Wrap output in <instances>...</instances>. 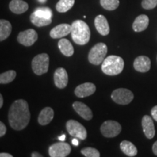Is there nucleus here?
<instances>
[{
	"label": "nucleus",
	"instance_id": "nucleus-27",
	"mask_svg": "<svg viewBox=\"0 0 157 157\" xmlns=\"http://www.w3.org/2000/svg\"><path fill=\"white\" fill-rule=\"evenodd\" d=\"M101 5L107 10H115L119 6V0H100Z\"/></svg>",
	"mask_w": 157,
	"mask_h": 157
},
{
	"label": "nucleus",
	"instance_id": "nucleus-36",
	"mask_svg": "<svg viewBox=\"0 0 157 157\" xmlns=\"http://www.w3.org/2000/svg\"><path fill=\"white\" fill-rule=\"evenodd\" d=\"M72 143H73L74 146H78V141L77 139H76V137H75V138L72 140Z\"/></svg>",
	"mask_w": 157,
	"mask_h": 157
},
{
	"label": "nucleus",
	"instance_id": "nucleus-28",
	"mask_svg": "<svg viewBox=\"0 0 157 157\" xmlns=\"http://www.w3.org/2000/svg\"><path fill=\"white\" fill-rule=\"evenodd\" d=\"M34 13L39 17H44V18L51 19L52 17V11L49 7H38L35 10Z\"/></svg>",
	"mask_w": 157,
	"mask_h": 157
},
{
	"label": "nucleus",
	"instance_id": "nucleus-37",
	"mask_svg": "<svg viewBox=\"0 0 157 157\" xmlns=\"http://www.w3.org/2000/svg\"><path fill=\"white\" fill-rule=\"evenodd\" d=\"M3 105V96L2 94H0V109L2 107Z\"/></svg>",
	"mask_w": 157,
	"mask_h": 157
},
{
	"label": "nucleus",
	"instance_id": "nucleus-3",
	"mask_svg": "<svg viewBox=\"0 0 157 157\" xmlns=\"http://www.w3.org/2000/svg\"><path fill=\"white\" fill-rule=\"evenodd\" d=\"M124 67V62L121 57L110 56L102 63L101 69L104 74L109 76H115L121 73Z\"/></svg>",
	"mask_w": 157,
	"mask_h": 157
},
{
	"label": "nucleus",
	"instance_id": "nucleus-8",
	"mask_svg": "<svg viewBox=\"0 0 157 157\" xmlns=\"http://www.w3.org/2000/svg\"><path fill=\"white\" fill-rule=\"evenodd\" d=\"M121 126L119 122L113 120L104 121L101 127L102 135L105 137H114L120 134Z\"/></svg>",
	"mask_w": 157,
	"mask_h": 157
},
{
	"label": "nucleus",
	"instance_id": "nucleus-32",
	"mask_svg": "<svg viewBox=\"0 0 157 157\" xmlns=\"http://www.w3.org/2000/svg\"><path fill=\"white\" fill-rule=\"evenodd\" d=\"M151 113L153 119L157 121V105H155L154 107L152 108L151 111Z\"/></svg>",
	"mask_w": 157,
	"mask_h": 157
},
{
	"label": "nucleus",
	"instance_id": "nucleus-24",
	"mask_svg": "<svg viewBox=\"0 0 157 157\" xmlns=\"http://www.w3.org/2000/svg\"><path fill=\"white\" fill-rule=\"evenodd\" d=\"M75 0H59L56 8L59 13H66L73 7Z\"/></svg>",
	"mask_w": 157,
	"mask_h": 157
},
{
	"label": "nucleus",
	"instance_id": "nucleus-5",
	"mask_svg": "<svg viewBox=\"0 0 157 157\" xmlns=\"http://www.w3.org/2000/svg\"><path fill=\"white\" fill-rule=\"evenodd\" d=\"M50 58L47 53H42L35 56L31 62V67L34 73L40 76L48 71Z\"/></svg>",
	"mask_w": 157,
	"mask_h": 157
},
{
	"label": "nucleus",
	"instance_id": "nucleus-16",
	"mask_svg": "<svg viewBox=\"0 0 157 157\" xmlns=\"http://www.w3.org/2000/svg\"><path fill=\"white\" fill-rule=\"evenodd\" d=\"M142 127L143 132L148 139H152L155 136L156 131L154 121L151 117L148 115H145L142 119Z\"/></svg>",
	"mask_w": 157,
	"mask_h": 157
},
{
	"label": "nucleus",
	"instance_id": "nucleus-21",
	"mask_svg": "<svg viewBox=\"0 0 157 157\" xmlns=\"http://www.w3.org/2000/svg\"><path fill=\"white\" fill-rule=\"evenodd\" d=\"M58 48L61 53L66 57L73 56L74 53L73 45L66 39H61L59 41Z\"/></svg>",
	"mask_w": 157,
	"mask_h": 157
},
{
	"label": "nucleus",
	"instance_id": "nucleus-11",
	"mask_svg": "<svg viewBox=\"0 0 157 157\" xmlns=\"http://www.w3.org/2000/svg\"><path fill=\"white\" fill-rule=\"evenodd\" d=\"M96 87L93 83L86 82V83L79 84L74 90V94L78 98H86L95 93Z\"/></svg>",
	"mask_w": 157,
	"mask_h": 157
},
{
	"label": "nucleus",
	"instance_id": "nucleus-39",
	"mask_svg": "<svg viewBox=\"0 0 157 157\" xmlns=\"http://www.w3.org/2000/svg\"><path fill=\"white\" fill-rule=\"evenodd\" d=\"M38 1L39 2H41V3H44L45 2L47 1V0H38Z\"/></svg>",
	"mask_w": 157,
	"mask_h": 157
},
{
	"label": "nucleus",
	"instance_id": "nucleus-38",
	"mask_svg": "<svg viewBox=\"0 0 157 157\" xmlns=\"http://www.w3.org/2000/svg\"><path fill=\"white\" fill-rule=\"evenodd\" d=\"M65 138H66V136H65V135H63L62 136H60V137H58L59 140H61V141H63L65 140Z\"/></svg>",
	"mask_w": 157,
	"mask_h": 157
},
{
	"label": "nucleus",
	"instance_id": "nucleus-2",
	"mask_svg": "<svg viewBox=\"0 0 157 157\" xmlns=\"http://www.w3.org/2000/svg\"><path fill=\"white\" fill-rule=\"evenodd\" d=\"M71 38L76 44L84 45L90 39V30L88 25L82 20H76L71 24Z\"/></svg>",
	"mask_w": 157,
	"mask_h": 157
},
{
	"label": "nucleus",
	"instance_id": "nucleus-25",
	"mask_svg": "<svg viewBox=\"0 0 157 157\" xmlns=\"http://www.w3.org/2000/svg\"><path fill=\"white\" fill-rule=\"evenodd\" d=\"M30 21L33 24L37 27L46 26V25H50L52 23V18L48 19L42 17H39L38 15H35L34 13L30 15Z\"/></svg>",
	"mask_w": 157,
	"mask_h": 157
},
{
	"label": "nucleus",
	"instance_id": "nucleus-14",
	"mask_svg": "<svg viewBox=\"0 0 157 157\" xmlns=\"http://www.w3.org/2000/svg\"><path fill=\"white\" fill-rule=\"evenodd\" d=\"M151 62L150 58L145 56H138L135 58L133 63V66L137 71L141 72V73H146L151 69Z\"/></svg>",
	"mask_w": 157,
	"mask_h": 157
},
{
	"label": "nucleus",
	"instance_id": "nucleus-23",
	"mask_svg": "<svg viewBox=\"0 0 157 157\" xmlns=\"http://www.w3.org/2000/svg\"><path fill=\"white\" fill-rule=\"evenodd\" d=\"M12 31V25L8 21L2 19L0 21V41L5 40L8 38Z\"/></svg>",
	"mask_w": 157,
	"mask_h": 157
},
{
	"label": "nucleus",
	"instance_id": "nucleus-13",
	"mask_svg": "<svg viewBox=\"0 0 157 157\" xmlns=\"http://www.w3.org/2000/svg\"><path fill=\"white\" fill-rule=\"evenodd\" d=\"M72 106H73L74 111L85 120L89 121L93 119V112H92L90 108L88 107L86 104L79 101H75Z\"/></svg>",
	"mask_w": 157,
	"mask_h": 157
},
{
	"label": "nucleus",
	"instance_id": "nucleus-20",
	"mask_svg": "<svg viewBox=\"0 0 157 157\" xmlns=\"http://www.w3.org/2000/svg\"><path fill=\"white\" fill-rule=\"evenodd\" d=\"M149 18L146 15H140L135 18L132 23V29L135 32H141L148 28Z\"/></svg>",
	"mask_w": 157,
	"mask_h": 157
},
{
	"label": "nucleus",
	"instance_id": "nucleus-18",
	"mask_svg": "<svg viewBox=\"0 0 157 157\" xmlns=\"http://www.w3.org/2000/svg\"><path fill=\"white\" fill-rule=\"evenodd\" d=\"M54 117V111L52 108L46 107L44 108L40 113H39L38 117V122L40 125L44 126L50 124L53 119Z\"/></svg>",
	"mask_w": 157,
	"mask_h": 157
},
{
	"label": "nucleus",
	"instance_id": "nucleus-10",
	"mask_svg": "<svg viewBox=\"0 0 157 157\" xmlns=\"http://www.w3.org/2000/svg\"><path fill=\"white\" fill-rule=\"evenodd\" d=\"M38 39V34L36 31L32 29L21 31L17 35V40L20 44L25 47L31 46L36 42Z\"/></svg>",
	"mask_w": 157,
	"mask_h": 157
},
{
	"label": "nucleus",
	"instance_id": "nucleus-22",
	"mask_svg": "<svg viewBox=\"0 0 157 157\" xmlns=\"http://www.w3.org/2000/svg\"><path fill=\"white\" fill-rule=\"evenodd\" d=\"M120 148L124 154L127 156L133 157L137 154V149L136 146L128 140H123L120 143Z\"/></svg>",
	"mask_w": 157,
	"mask_h": 157
},
{
	"label": "nucleus",
	"instance_id": "nucleus-34",
	"mask_svg": "<svg viewBox=\"0 0 157 157\" xmlns=\"http://www.w3.org/2000/svg\"><path fill=\"white\" fill-rule=\"evenodd\" d=\"M1 157H13V155L8 154V153H1L0 154Z\"/></svg>",
	"mask_w": 157,
	"mask_h": 157
},
{
	"label": "nucleus",
	"instance_id": "nucleus-17",
	"mask_svg": "<svg viewBox=\"0 0 157 157\" xmlns=\"http://www.w3.org/2000/svg\"><path fill=\"white\" fill-rule=\"evenodd\" d=\"M95 25L98 32L102 36H107L110 32L109 24L104 15H99L95 19Z\"/></svg>",
	"mask_w": 157,
	"mask_h": 157
},
{
	"label": "nucleus",
	"instance_id": "nucleus-19",
	"mask_svg": "<svg viewBox=\"0 0 157 157\" xmlns=\"http://www.w3.org/2000/svg\"><path fill=\"white\" fill-rule=\"evenodd\" d=\"M9 7L11 12L15 14H22L28 10L29 5L23 0H12Z\"/></svg>",
	"mask_w": 157,
	"mask_h": 157
},
{
	"label": "nucleus",
	"instance_id": "nucleus-15",
	"mask_svg": "<svg viewBox=\"0 0 157 157\" xmlns=\"http://www.w3.org/2000/svg\"><path fill=\"white\" fill-rule=\"evenodd\" d=\"M71 32V25L62 23L54 27L50 31V35L52 39H59L67 36Z\"/></svg>",
	"mask_w": 157,
	"mask_h": 157
},
{
	"label": "nucleus",
	"instance_id": "nucleus-6",
	"mask_svg": "<svg viewBox=\"0 0 157 157\" xmlns=\"http://www.w3.org/2000/svg\"><path fill=\"white\" fill-rule=\"evenodd\" d=\"M66 129L71 136L79 138L80 140H86L87 132L85 127L76 120L71 119L66 122Z\"/></svg>",
	"mask_w": 157,
	"mask_h": 157
},
{
	"label": "nucleus",
	"instance_id": "nucleus-31",
	"mask_svg": "<svg viewBox=\"0 0 157 157\" xmlns=\"http://www.w3.org/2000/svg\"><path fill=\"white\" fill-rule=\"evenodd\" d=\"M7 132V127L2 121H0V137H3Z\"/></svg>",
	"mask_w": 157,
	"mask_h": 157
},
{
	"label": "nucleus",
	"instance_id": "nucleus-35",
	"mask_svg": "<svg viewBox=\"0 0 157 157\" xmlns=\"http://www.w3.org/2000/svg\"><path fill=\"white\" fill-rule=\"evenodd\" d=\"M31 156L32 157H42L43 156L38 152H33L32 154H31Z\"/></svg>",
	"mask_w": 157,
	"mask_h": 157
},
{
	"label": "nucleus",
	"instance_id": "nucleus-26",
	"mask_svg": "<svg viewBox=\"0 0 157 157\" xmlns=\"http://www.w3.org/2000/svg\"><path fill=\"white\" fill-rule=\"evenodd\" d=\"M16 77V72L13 70H10L0 74V84H5L10 83Z\"/></svg>",
	"mask_w": 157,
	"mask_h": 157
},
{
	"label": "nucleus",
	"instance_id": "nucleus-4",
	"mask_svg": "<svg viewBox=\"0 0 157 157\" xmlns=\"http://www.w3.org/2000/svg\"><path fill=\"white\" fill-rule=\"evenodd\" d=\"M108 52V48L105 43L101 42L94 45L90 50L88 55V60L91 64L98 66L105 60Z\"/></svg>",
	"mask_w": 157,
	"mask_h": 157
},
{
	"label": "nucleus",
	"instance_id": "nucleus-12",
	"mask_svg": "<svg viewBox=\"0 0 157 157\" xmlns=\"http://www.w3.org/2000/svg\"><path fill=\"white\" fill-rule=\"evenodd\" d=\"M68 76L66 70L63 68H58L54 73V83L59 89H63L67 86Z\"/></svg>",
	"mask_w": 157,
	"mask_h": 157
},
{
	"label": "nucleus",
	"instance_id": "nucleus-33",
	"mask_svg": "<svg viewBox=\"0 0 157 157\" xmlns=\"http://www.w3.org/2000/svg\"><path fill=\"white\" fill-rule=\"evenodd\" d=\"M152 151H153V153H154V154L157 156V140L154 143V145H153Z\"/></svg>",
	"mask_w": 157,
	"mask_h": 157
},
{
	"label": "nucleus",
	"instance_id": "nucleus-7",
	"mask_svg": "<svg viewBox=\"0 0 157 157\" xmlns=\"http://www.w3.org/2000/svg\"><path fill=\"white\" fill-rule=\"evenodd\" d=\"M111 98L116 103L119 105H128L134 99V95L130 90L125 88H119L113 90L111 93Z\"/></svg>",
	"mask_w": 157,
	"mask_h": 157
},
{
	"label": "nucleus",
	"instance_id": "nucleus-1",
	"mask_svg": "<svg viewBox=\"0 0 157 157\" xmlns=\"http://www.w3.org/2000/svg\"><path fill=\"white\" fill-rule=\"evenodd\" d=\"M30 119L28 103L23 99L13 102L8 112V121L12 128L17 131L22 130L27 127Z\"/></svg>",
	"mask_w": 157,
	"mask_h": 157
},
{
	"label": "nucleus",
	"instance_id": "nucleus-29",
	"mask_svg": "<svg viewBox=\"0 0 157 157\" xmlns=\"http://www.w3.org/2000/svg\"><path fill=\"white\" fill-rule=\"evenodd\" d=\"M82 154H83L86 157H99L101 156L100 152L96 148L87 147V148H82L81 150Z\"/></svg>",
	"mask_w": 157,
	"mask_h": 157
},
{
	"label": "nucleus",
	"instance_id": "nucleus-30",
	"mask_svg": "<svg viewBox=\"0 0 157 157\" xmlns=\"http://www.w3.org/2000/svg\"><path fill=\"white\" fill-rule=\"evenodd\" d=\"M141 5L146 10L154 9L157 6V0H143Z\"/></svg>",
	"mask_w": 157,
	"mask_h": 157
},
{
	"label": "nucleus",
	"instance_id": "nucleus-9",
	"mask_svg": "<svg viewBox=\"0 0 157 157\" xmlns=\"http://www.w3.org/2000/svg\"><path fill=\"white\" fill-rule=\"evenodd\" d=\"M71 151V148L67 143L63 141L56 143L49 148V155L51 157H66L68 156Z\"/></svg>",
	"mask_w": 157,
	"mask_h": 157
}]
</instances>
